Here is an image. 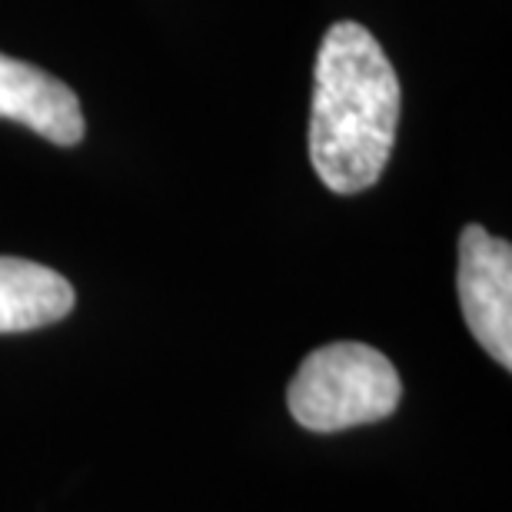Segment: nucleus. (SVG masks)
<instances>
[{
  "label": "nucleus",
  "instance_id": "1",
  "mask_svg": "<svg viewBox=\"0 0 512 512\" xmlns=\"http://www.w3.org/2000/svg\"><path fill=\"white\" fill-rule=\"evenodd\" d=\"M399 124V80L386 50L356 20L326 30L313 74L310 163L333 193L383 177Z\"/></svg>",
  "mask_w": 512,
  "mask_h": 512
},
{
  "label": "nucleus",
  "instance_id": "2",
  "mask_svg": "<svg viewBox=\"0 0 512 512\" xmlns=\"http://www.w3.org/2000/svg\"><path fill=\"white\" fill-rule=\"evenodd\" d=\"M403 396L396 366L366 343H326L296 370L286 403L293 419L313 433L380 423Z\"/></svg>",
  "mask_w": 512,
  "mask_h": 512
},
{
  "label": "nucleus",
  "instance_id": "3",
  "mask_svg": "<svg viewBox=\"0 0 512 512\" xmlns=\"http://www.w3.org/2000/svg\"><path fill=\"white\" fill-rule=\"evenodd\" d=\"M459 306L476 343L509 370L512 366V247L479 223H469L459 237L456 270Z\"/></svg>",
  "mask_w": 512,
  "mask_h": 512
},
{
  "label": "nucleus",
  "instance_id": "4",
  "mask_svg": "<svg viewBox=\"0 0 512 512\" xmlns=\"http://www.w3.org/2000/svg\"><path fill=\"white\" fill-rule=\"evenodd\" d=\"M0 117L17 120L57 147H77L84 140V114L74 90L7 54H0Z\"/></svg>",
  "mask_w": 512,
  "mask_h": 512
},
{
  "label": "nucleus",
  "instance_id": "5",
  "mask_svg": "<svg viewBox=\"0 0 512 512\" xmlns=\"http://www.w3.org/2000/svg\"><path fill=\"white\" fill-rule=\"evenodd\" d=\"M77 296L50 266L0 256V333H27L50 326L74 310Z\"/></svg>",
  "mask_w": 512,
  "mask_h": 512
}]
</instances>
